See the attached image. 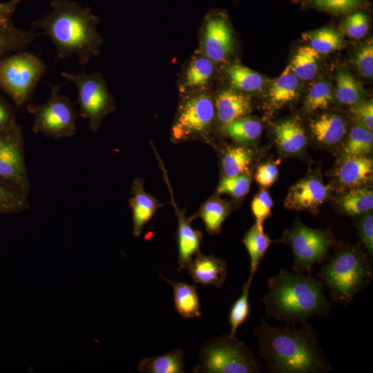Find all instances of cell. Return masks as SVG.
<instances>
[{
  "mask_svg": "<svg viewBox=\"0 0 373 373\" xmlns=\"http://www.w3.org/2000/svg\"><path fill=\"white\" fill-rule=\"evenodd\" d=\"M173 205L178 220V270L182 271L188 268L195 254L200 252L202 234L200 231L194 229L189 218H185L184 213L180 211L175 204Z\"/></svg>",
  "mask_w": 373,
  "mask_h": 373,
  "instance_id": "obj_16",
  "label": "cell"
},
{
  "mask_svg": "<svg viewBox=\"0 0 373 373\" xmlns=\"http://www.w3.org/2000/svg\"><path fill=\"white\" fill-rule=\"evenodd\" d=\"M251 282L247 280L242 287L240 296L232 305L229 321L230 323V333L232 337H236L238 327L247 319L250 312L249 302V291Z\"/></svg>",
  "mask_w": 373,
  "mask_h": 373,
  "instance_id": "obj_37",
  "label": "cell"
},
{
  "mask_svg": "<svg viewBox=\"0 0 373 373\" xmlns=\"http://www.w3.org/2000/svg\"><path fill=\"white\" fill-rule=\"evenodd\" d=\"M300 324V328L274 327L261 319L254 329L259 356L269 372L322 373L332 370L314 329L306 321Z\"/></svg>",
  "mask_w": 373,
  "mask_h": 373,
  "instance_id": "obj_1",
  "label": "cell"
},
{
  "mask_svg": "<svg viewBox=\"0 0 373 373\" xmlns=\"http://www.w3.org/2000/svg\"><path fill=\"white\" fill-rule=\"evenodd\" d=\"M17 109L6 98L0 95V132L17 123L16 121Z\"/></svg>",
  "mask_w": 373,
  "mask_h": 373,
  "instance_id": "obj_47",
  "label": "cell"
},
{
  "mask_svg": "<svg viewBox=\"0 0 373 373\" xmlns=\"http://www.w3.org/2000/svg\"><path fill=\"white\" fill-rule=\"evenodd\" d=\"M47 66L37 55L19 51L0 59V90L18 109L30 99Z\"/></svg>",
  "mask_w": 373,
  "mask_h": 373,
  "instance_id": "obj_6",
  "label": "cell"
},
{
  "mask_svg": "<svg viewBox=\"0 0 373 373\" xmlns=\"http://www.w3.org/2000/svg\"><path fill=\"white\" fill-rule=\"evenodd\" d=\"M361 84L350 73L340 71L336 75L335 95L338 102L345 105H354L363 97Z\"/></svg>",
  "mask_w": 373,
  "mask_h": 373,
  "instance_id": "obj_34",
  "label": "cell"
},
{
  "mask_svg": "<svg viewBox=\"0 0 373 373\" xmlns=\"http://www.w3.org/2000/svg\"><path fill=\"white\" fill-rule=\"evenodd\" d=\"M0 182L29 195L30 183L25 160L23 133L18 123L0 132Z\"/></svg>",
  "mask_w": 373,
  "mask_h": 373,
  "instance_id": "obj_10",
  "label": "cell"
},
{
  "mask_svg": "<svg viewBox=\"0 0 373 373\" xmlns=\"http://www.w3.org/2000/svg\"><path fill=\"white\" fill-rule=\"evenodd\" d=\"M40 35L34 30H21L15 26L0 25V59L24 50Z\"/></svg>",
  "mask_w": 373,
  "mask_h": 373,
  "instance_id": "obj_25",
  "label": "cell"
},
{
  "mask_svg": "<svg viewBox=\"0 0 373 373\" xmlns=\"http://www.w3.org/2000/svg\"><path fill=\"white\" fill-rule=\"evenodd\" d=\"M368 25L367 16L364 12H356L344 20L343 30L350 37L360 39L367 33Z\"/></svg>",
  "mask_w": 373,
  "mask_h": 373,
  "instance_id": "obj_40",
  "label": "cell"
},
{
  "mask_svg": "<svg viewBox=\"0 0 373 373\" xmlns=\"http://www.w3.org/2000/svg\"><path fill=\"white\" fill-rule=\"evenodd\" d=\"M193 372L258 373L262 365L246 345L229 334L204 342Z\"/></svg>",
  "mask_w": 373,
  "mask_h": 373,
  "instance_id": "obj_5",
  "label": "cell"
},
{
  "mask_svg": "<svg viewBox=\"0 0 373 373\" xmlns=\"http://www.w3.org/2000/svg\"><path fill=\"white\" fill-rule=\"evenodd\" d=\"M129 205L133 213V231L139 236L144 225L151 220L159 207L158 202L144 190L142 182L135 180L131 189Z\"/></svg>",
  "mask_w": 373,
  "mask_h": 373,
  "instance_id": "obj_17",
  "label": "cell"
},
{
  "mask_svg": "<svg viewBox=\"0 0 373 373\" xmlns=\"http://www.w3.org/2000/svg\"><path fill=\"white\" fill-rule=\"evenodd\" d=\"M354 63L361 75L365 77L373 76V43L369 40L355 54Z\"/></svg>",
  "mask_w": 373,
  "mask_h": 373,
  "instance_id": "obj_42",
  "label": "cell"
},
{
  "mask_svg": "<svg viewBox=\"0 0 373 373\" xmlns=\"http://www.w3.org/2000/svg\"><path fill=\"white\" fill-rule=\"evenodd\" d=\"M273 201L265 189H262L254 198L251 202V211L256 219V223L262 226L264 221L271 214Z\"/></svg>",
  "mask_w": 373,
  "mask_h": 373,
  "instance_id": "obj_41",
  "label": "cell"
},
{
  "mask_svg": "<svg viewBox=\"0 0 373 373\" xmlns=\"http://www.w3.org/2000/svg\"><path fill=\"white\" fill-rule=\"evenodd\" d=\"M276 142L288 154L300 153L306 144V135L301 125L294 119L283 121L274 126Z\"/></svg>",
  "mask_w": 373,
  "mask_h": 373,
  "instance_id": "obj_21",
  "label": "cell"
},
{
  "mask_svg": "<svg viewBox=\"0 0 373 373\" xmlns=\"http://www.w3.org/2000/svg\"><path fill=\"white\" fill-rule=\"evenodd\" d=\"M309 126L316 140L327 145L340 142L346 132L343 119L335 114L321 115L311 120Z\"/></svg>",
  "mask_w": 373,
  "mask_h": 373,
  "instance_id": "obj_20",
  "label": "cell"
},
{
  "mask_svg": "<svg viewBox=\"0 0 373 373\" xmlns=\"http://www.w3.org/2000/svg\"><path fill=\"white\" fill-rule=\"evenodd\" d=\"M61 76L72 82L77 88L78 115L88 119L90 131L97 132L103 118L114 109L112 97L104 79L97 73L64 71Z\"/></svg>",
  "mask_w": 373,
  "mask_h": 373,
  "instance_id": "obj_8",
  "label": "cell"
},
{
  "mask_svg": "<svg viewBox=\"0 0 373 373\" xmlns=\"http://www.w3.org/2000/svg\"><path fill=\"white\" fill-rule=\"evenodd\" d=\"M160 278L173 289V301L178 314L184 318H194L201 316V305L195 285L173 281L160 275Z\"/></svg>",
  "mask_w": 373,
  "mask_h": 373,
  "instance_id": "obj_19",
  "label": "cell"
},
{
  "mask_svg": "<svg viewBox=\"0 0 373 373\" xmlns=\"http://www.w3.org/2000/svg\"><path fill=\"white\" fill-rule=\"evenodd\" d=\"M356 222L361 242L367 249L369 256L373 254V215L370 211L361 214Z\"/></svg>",
  "mask_w": 373,
  "mask_h": 373,
  "instance_id": "obj_43",
  "label": "cell"
},
{
  "mask_svg": "<svg viewBox=\"0 0 373 373\" xmlns=\"http://www.w3.org/2000/svg\"><path fill=\"white\" fill-rule=\"evenodd\" d=\"M222 132L233 140L248 143L256 140L262 131L261 124L255 119L242 117L222 126Z\"/></svg>",
  "mask_w": 373,
  "mask_h": 373,
  "instance_id": "obj_32",
  "label": "cell"
},
{
  "mask_svg": "<svg viewBox=\"0 0 373 373\" xmlns=\"http://www.w3.org/2000/svg\"><path fill=\"white\" fill-rule=\"evenodd\" d=\"M50 6L52 10L33 21L32 27L50 38L57 57L65 59L75 55L84 65L98 55L103 41L97 30L99 17L79 1L53 0Z\"/></svg>",
  "mask_w": 373,
  "mask_h": 373,
  "instance_id": "obj_2",
  "label": "cell"
},
{
  "mask_svg": "<svg viewBox=\"0 0 373 373\" xmlns=\"http://www.w3.org/2000/svg\"><path fill=\"white\" fill-rule=\"evenodd\" d=\"M251 184V176L245 173L233 176H226L220 182L217 193L229 194L235 198H241L249 192Z\"/></svg>",
  "mask_w": 373,
  "mask_h": 373,
  "instance_id": "obj_39",
  "label": "cell"
},
{
  "mask_svg": "<svg viewBox=\"0 0 373 373\" xmlns=\"http://www.w3.org/2000/svg\"><path fill=\"white\" fill-rule=\"evenodd\" d=\"M328 193V187L321 180L309 177L290 189L285 205L294 210H316L327 200Z\"/></svg>",
  "mask_w": 373,
  "mask_h": 373,
  "instance_id": "obj_13",
  "label": "cell"
},
{
  "mask_svg": "<svg viewBox=\"0 0 373 373\" xmlns=\"http://www.w3.org/2000/svg\"><path fill=\"white\" fill-rule=\"evenodd\" d=\"M372 145V131L357 122L350 130L348 139L341 152V157L366 155L371 153Z\"/></svg>",
  "mask_w": 373,
  "mask_h": 373,
  "instance_id": "obj_29",
  "label": "cell"
},
{
  "mask_svg": "<svg viewBox=\"0 0 373 373\" xmlns=\"http://www.w3.org/2000/svg\"><path fill=\"white\" fill-rule=\"evenodd\" d=\"M22 1H24V0H22Z\"/></svg>",
  "mask_w": 373,
  "mask_h": 373,
  "instance_id": "obj_49",
  "label": "cell"
},
{
  "mask_svg": "<svg viewBox=\"0 0 373 373\" xmlns=\"http://www.w3.org/2000/svg\"><path fill=\"white\" fill-rule=\"evenodd\" d=\"M143 373H183L184 360L181 350L176 349L164 354L143 358L137 367Z\"/></svg>",
  "mask_w": 373,
  "mask_h": 373,
  "instance_id": "obj_24",
  "label": "cell"
},
{
  "mask_svg": "<svg viewBox=\"0 0 373 373\" xmlns=\"http://www.w3.org/2000/svg\"><path fill=\"white\" fill-rule=\"evenodd\" d=\"M278 171L274 163H267L258 166L256 173V181L263 187L271 186L277 180Z\"/></svg>",
  "mask_w": 373,
  "mask_h": 373,
  "instance_id": "obj_46",
  "label": "cell"
},
{
  "mask_svg": "<svg viewBox=\"0 0 373 373\" xmlns=\"http://www.w3.org/2000/svg\"><path fill=\"white\" fill-rule=\"evenodd\" d=\"M336 169V178L343 187L354 189L372 182L373 175L372 159L366 155H354L342 158Z\"/></svg>",
  "mask_w": 373,
  "mask_h": 373,
  "instance_id": "obj_15",
  "label": "cell"
},
{
  "mask_svg": "<svg viewBox=\"0 0 373 373\" xmlns=\"http://www.w3.org/2000/svg\"><path fill=\"white\" fill-rule=\"evenodd\" d=\"M253 151L244 146L228 147L222 157V166L226 176L249 173L253 160Z\"/></svg>",
  "mask_w": 373,
  "mask_h": 373,
  "instance_id": "obj_28",
  "label": "cell"
},
{
  "mask_svg": "<svg viewBox=\"0 0 373 373\" xmlns=\"http://www.w3.org/2000/svg\"><path fill=\"white\" fill-rule=\"evenodd\" d=\"M267 286L262 300L269 317L289 325L300 324L314 315L325 316L329 311L322 282L310 276L280 269L268 279Z\"/></svg>",
  "mask_w": 373,
  "mask_h": 373,
  "instance_id": "obj_3",
  "label": "cell"
},
{
  "mask_svg": "<svg viewBox=\"0 0 373 373\" xmlns=\"http://www.w3.org/2000/svg\"><path fill=\"white\" fill-rule=\"evenodd\" d=\"M215 115L211 98L199 94L187 99L181 105L172 127L175 140H183L204 134L210 128Z\"/></svg>",
  "mask_w": 373,
  "mask_h": 373,
  "instance_id": "obj_11",
  "label": "cell"
},
{
  "mask_svg": "<svg viewBox=\"0 0 373 373\" xmlns=\"http://www.w3.org/2000/svg\"><path fill=\"white\" fill-rule=\"evenodd\" d=\"M22 0H10L0 3V25L5 26H15L12 18L19 3Z\"/></svg>",
  "mask_w": 373,
  "mask_h": 373,
  "instance_id": "obj_48",
  "label": "cell"
},
{
  "mask_svg": "<svg viewBox=\"0 0 373 373\" xmlns=\"http://www.w3.org/2000/svg\"><path fill=\"white\" fill-rule=\"evenodd\" d=\"M350 111L357 120L370 131H373V102L372 99L360 101L352 106Z\"/></svg>",
  "mask_w": 373,
  "mask_h": 373,
  "instance_id": "obj_44",
  "label": "cell"
},
{
  "mask_svg": "<svg viewBox=\"0 0 373 373\" xmlns=\"http://www.w3.org/2000/svg\"><path fill=\"white\" fill-rule=\"evenodd\" d=\"M216 107L218 118L224 125L251 113V102L245 95L227 89L218 95Z\"/></svg>",
  "mask_w": 373,
  "mask_h": 373,
  "instance_id": "obj_18",
  "label": "cell"
},
{
  "mask_svg": "<svg viewBox=\"0 0 373 373\" xmlns=\"http://www.w3.org/2000/svg\"><path fill=\"white\" fill-rule=\"evenodd\" d=\"M298 78L288 65L270 86L268 92L270 104L279 108L294 100L298 95Z\"/></svg>",
  "mask_w": 373,
  "mask_h": 373,
  "instance_id": "obj_22",
  "label": "cell"
},
{
  "mask_svg": "<svg viewBox=\"0 0 373 373\" xmlns=\"http://www.w3.org/2000/svg\"><path fill=\"white\" fill-rule=\"evenodd\" d=\"M242 242L250 258V274L247 280L252 282L258 265L272 241L264 232L263 227L255 223L245 233Z\"/></svg>",
  "mask_w": 373,
  "mask_h": 373,
  "instance_id": "obj_23",
  "label": "cell"
},
{
  "mask_svg": "<svg viewBox=\"0 0 373 373\" xmlns=\"http://www.w3.org/2000/svg\"><path fill=\"white\" fill-rule=\"evenodd\" d=\"M233 39L227 21L220 16H211L206 23L204 53L212 61L224 60L233 51Z\"/></svg>",
  "mask_w": 373,
  "mask_h": 373,
  "instance_id": "obj_12",
  "label": "cell"
},
{
  "mask_svg": "<svg viewBox=\"0 0 373 373\" xmlns=\"http://www.w3.org/2000/svg\"><path fill=\"white\" fill-rule=\"evenodd\" d=\"M194 283L221 288L227 276V265L213 255L195 254L186 269Z\"/></svg>",
  "mask_w": 373,
  "mask_h": 373,
  "instance_id": "obj_14",
  "label": "cell"
},
{
  "mask_svg": "<svg viewBox=\"0 0 373 373\" xmlns=\"http://www.w3.org/2000/svg\"><path fill=\"white\" fill-rule=\"evenodd\" d=\"M303 38L320 54H327L342 48L343 40L339 32L331 28H323L303 34Z\"/></svg>",
  "mask_w": 373,
  "mask_h": 373,
  "instance_id": "obj_31",
  "label": "cell"
},
{
  "mask_svg": "<svg viewBox=\"0 0 373 373\" xmlns=\"http://www.w3.org/2000/svg\"><path fill=\"white\" fill-rule=\"evenodd\" d=\"M332 100L333 95L329 85L325 82H318L309 90L305 100L304 108L307 113L325 109Z\"/></svg>",
  "mask_w": 373,
  "mask_h": 373,
  "instance_id": "obj_38",
  "label": "cell"
},
{
  "mask_svg": "<svg viewBox=\"0 0 373 373\" xmlns=\"http://www.w3.org/2000/svg\"><path fill=\"white\" fill-rule=\"evenodd\" d=\"M233 88L246 92H254L262 88L263 77L250 68L239 64H233L227 69Z\"/></svg>",
  "mask_w": 373,
  "mask_h": 373,
  "instance_id": "obj_33",
  "label": "cell"
},
{
  "mask_svg": "<svg viewBox=\"0 0 373 373\" xmlns=\"http://www.w3.org/2000/svg\"><path fill=\"white\" fill-rule=\"evenodd\" d=\"M49 86L50 95L44 104L27 106L33 115L32 132L55 139L73 137L77 117L74 104L70 98L59 94L61 85Z\"/></svg>",
  "mask_w": 373,
  "mask_h": 373,
  "instance_id": "obj_7",
  "label": "cell"
},
{
  "mask_svg": "<svg viewBox=\"0 0 373 373\" xmlns=\"http://www.w3.org/2000/svg\"><path fill=\"white\" fill-rule=\"evenodd\" d=\"M332 300L348 305L372 278L370 261L357 247L341 246L318 274Z\"/></svg>",
  "mask_w": 373,
  "mask_h": 373,
  "instance_id": "obj_4",
  "label": "cell"
},
{
  "mask_svg": "<svg viewBox=\"0 0 373 373\" xmlns=\"http://www.w3.org/2000/svg\"><path fill=\"white\" fill-rule=\"evenodd\" d=\"M319 59V54L310 46H304L297 50L289 66L298 78L307 80L317 73Z\"/></svg>",
  "mask_w": 373,
  "mask_h": 373,
  "instance_id": "obj_30",
  "label": "cell"
},
{
  "mask_svg": "<svg viewBox=\"0 0 373 373\" xmlns=\"http://www.w3.org/2000/svg\"><path fill=\"white\" fill-rule=\"evenodd\" d=\"M284 241L293 251L294 271L303 274L310 272L314 265L325 260L329 249L334 243L329 231L308 227L300 221L285 233Z\"/></svg>",
  "mask_w": 373,
  "mask_h": 373,
  "instance_id": "obj_9",
  "label": "cell"
},
{
  "mask_svg": "<svg viewBox=\"0 0 373 373\" xmlns=\"http://www.w3.org/2000/svg\"><path fill=\"white\" fill-rule=\"evenodd\" d=\"M314 6L320 9L332 12H346L358 7L360 0H312Z\"/></svg>",
  "mask_w": 373,
  "mask_h": 373,
  "instance_id": "obj_45",
  "label": "cell"
},
{
  "mask_svg": "<svg viewBox=\"0 0 373 373\" xmlns=\"http://www.w3.org/2000/svg\"><path fill=\"white\" fill-rule=\"evenodd\" d=\"M29 208L28 196L0 182V215L18 213Z\"/></svg>",
  "mask_w": 373,
  "mask_h": 373,
  "instance_id": "obj_35",
  "label": "cell"
},
{
  "mask_svg": "<svg viewBox=\"0 0 373 373\" xmlns=\"http://www.w3.org/2000/svg\"><path fill=\"white\" fill-rule=\"evenodd\" d=\"M338 204L341 210L345 214H363L373 208L372 191L362 186L351 189L338 198Z\"/></svg>",
  "mask_w": 373,
  "mask_h": 373,
  "instance_id": "obj_27",
  "label": "cell"
},
{
  "mask_svg": "<svg viewBox=\"0 0 373 373\" xmlns=\"http://www.w3.org/2000/svg\"><path fill=\"white\" fill-rule=\"evenodd\" d=\"M212 61L206 57L195 58L186 75V85L191 88L203 86L211 79L213 73Z\"/></svg>",
  "mask_w": 373,
  "mask_h": 373,
  "instance_id": "obj_36",
  "label": "cell"
},
{
  "mask_svg": "<svg viewBox=\"0 0 373 373\" xmlns=\"http://www.w3.org/2000/svg\"><path fill=\"white\" fill-rule=\"evenodd\" d=\"M230 211L229 206L219 198H211L205 202L198 213L193 218H200L205 225L207 231L215 235L220 232L223 222L228 216Z\"/></svg>",
  "mask_w": 373,
  "mask_h": 373,
  "instance_id": "obj_26",
  "label": "cell"
}]
</instances>
